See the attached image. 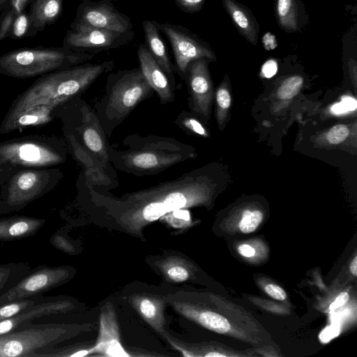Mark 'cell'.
<instances>
[{
	"label": "cell",
	"mask_w": 357,
	"mask_h": 357,
	"mask_svg": "<svg viewBox=\"0 0 357 357\" xmlns=\"http://www.w3.org/2000/svg\"><path fill=\"white\" fill-rule=\"evenodd\" d=\"M94 354L109 357L130 356L121 343L115 309L110 302L101 308L98 336L94 345L89 348V355Z\"/></svg>",
	"instance_id": "cell-16"
},
{
	"label": "cell",
	"mask_w": 357,
	"mask_h": 357,
	"mask_svg": "<svg viewBox=\"0 0 357 357\" xmlns=\"http://www.w3.org/2000/svg\"><path fill=\"white\" fill-rule=\"evenodd\" d=\"M17 169V167L12 166L7 169L0 172V185H2Z\"/></svg>",
	"instance_id": "cell-44"
},
{
	"label": "cell",
	"mask_w": 357,
	"mask_h": 357,
	"mask_svg": "<svg viewBox=\"0 0 357 357\" xmlns=\"http://www.w3.org/2000/svg\"><path fill=\"white\" fill-rule=\"evenodd\" d=\"M29 6L30 36H33L59 18L62 13L63 0H32Z\"/></svg>",
	"instance_id": "cell-24"
},
{
	"label": "cell",
	"mask_w": 357,
	"mask_h": 357,
	"mask_svg": "<svg viewBox=\"0 0 357 357\" xmlns=\"http://www.w3.org/2000/svg\"><path fill=\"white\" fill-rule=\"evenodd\" d=\"M303 79L300 75H293L285 79L279 88L277 94L283 100H289L294 97L303 86Z\"/></svg>",
	"instance_id": "cell-33"
},
{
	"label": "cell",
	"mask_w": 357,
	"mask_h": 357,
	"mask_svg": "<svg viewBox=\"0 0 357 357\" xmlns=\"http://www.w3.org/2000/svg\"><path fill=\"white\" fill-rule=\"evenodd\" d=\"M275 13L279 26L289 33L301 32L307 23L301 0H275Z\"/></svg>",
	"instance_id": "cell-22"
},
{
	"label": "cell",
	"mask_w": 357,
	"mask_h": 357,
	"mask_svg": "<svg viewBox=\"0 0 357 357\" xmlns=\"http://www.w3.org/2000/svg\"><path fill=\"white\" fill-rule=\"evenodd\" d=\"M238 252L243 257L248 258L253 257L255 254V249L248 244L240 245L238 247Z\"/></svg>",
	"instance_id": "cell-42"
},
{
	"label": "cell",
	"mask_w": 357,
	"mask_h": 357,
	"mask_svg": "<svg viewBox=\"0 0 357 357\" xmlns=\"http://www.w3.org/2000/svg\"><path fill=\"white\" fill-rule=\"evenodd\" d=\"M114 60L82 63L41 75L13 101L8 114L40 105L59 107L79 96L102 74L112 70Z\"/></svg>",
	"instance_id": "cell-3"
},
{
	"label": "cell",
	"mask_w": 357,
	"mask_h": 357,
	"mask_svg": "<svg viewBox=\"0 0 357 357\" xmlns=\"http://www.w3.org/2000/svg\"><path fill=\"white\" fill-rule=\"evenodd\" d=\"M76 307V301L72 298L66 296L43 298L40 301L20 313L0 321V335L8 333L22 324L29 323L34 319L50 314L67 313Z\"/></svg>",
	"instance_id": "cell-17"
},
{
	"label": "cell",
	"mask_w": 357,
	"mask_h": 357,
	"mask_svg": "<svg viewBox=\"0 0 357 357\" xmlns=\"http://www.w3.org/2000/svg\"><path fill=\"white\" fill-rule=\"evenodd\" d=\"M2 214H6V210L4 208L3 203L1 200V199L0 198V215H2Z\"/></svg>",
	"instance_id": "cell-49"
},
{
	"label": "cell",
	"mask_w": 357,
	"mask_h": 357,
	"mask_svg": "<svg viewBox=\"0 0 357 357\" xmlns=\"http://www.w3.org/2000/svg\"><path fill=\"white\" fill-rule=\"evenodd\" d=\"M75 269L70 266H39L0 295V305L14 300L42 295L69 282Z\"/></svg>",
	"instance_id": "cell-10"
},
{
	"label": "cell",
	"mask_w": 357,
	"mask_h": 357,
	"mask_svg": "<svg viewBox=\"0 0 357 357\" xmlns=\"http://www.w3.org/2000/svg\"><path fill=\"white\" fill-rule=\"evenodd\" d=\"M63 176L59 168H18L0 185L6 213L18 211L50 192Z\"/></svg>",
	"instance_id": "cell-7"
},
{
	"label": "cell",
	"mask_w": 357,
	"mask_h": 357,
	"mask_svg": "<svg viewBox=\"0 0 357 357\" xmlns=\"http://www.w3.org/2000/svg\"><path fill=\"white\" fill-rule=\"evenodd\" d=\"M133 36V31L121 33L72 23L63 38V47L93 54L125 45Z\"/></svg>",
	"instance_id": "cell-12"
},
{
	"label": "cell",
	"mask_w": 357,
	"mask_h": 357,
	"mask_svg": "<svg viewBox=\"0 0 357 357\" xmlns=\"http://www.w3.org/2000/svg\"><path fill=\"white\" fill-rule=\"evenodd\" d=\"M348 135V128L345 125L340 124L332 127L326 137L331 144H337L344 141Z\"/></svg>",
	"instance_id": "cell-36"
},
{
	"label": "cell",
	"mask_w": 357,
	"mask_h": 357,
	"mask_svg": "<svg viewBox=\"0 0 357 357\" xmlns=\"http://www.w3.org/2000/svg\"><path fill=\"white\" fill-rule=\"evenodd\" d=\"M152 264L165 279L171 282H184L190 280L192 275V264L181 256L160 257Z\"/></svg>",
	"instance_id": "cell-26"
},
{
	"label": "cell",
	"mask_w": 357,
	"mask_h": 357,
	"mask_svg": "<svg viewBox=\"0 0 357 357\" xmlns=\"http://www.w3.org/2000/svg\"><path fill=\"white\" fill-rule=\"evenodd\" d=\"M264 290L268 296L278 301H284L287 297L284 290L276 284H267Z\"/></svg>",
	"instance_id": "cell-39"
},
{
	"label": "cell",
	"mask_w": 357,
	"mask_h": 357,
	"mask_svg": "<svg viewBox=\"0 0 357 357\" xmlns=\"http://www.w3.org/2000/svg\"><path fill=\"white\" fill-rule=\"evenodd\" d=\"M206 59L190 62L186 69L185 80L190 94L189 107L191 113L207 121L209 119L213 98V86Z\"/></svg>",
	"instance_id": "cell-14"
},
{
	"label": "cell",
	"mask_w": 357,
	"mask_h": 357,
	"mask_svg": "<svg viewBox=\"0 0 357 357\" xmlns=\"http://www.w3.org/2000/svg\"><path fill=\"white\" fill-rule=\"evenodd\" d=\"M44 218L14 215L0 218V242L13 241L36 235L45 225Z\"/></svg>",
	"instance_id": "cell-21"
},
{
	"label": "cell",
	"mask_w": 357,
	"mask_h": 357,
	"mask_svg": "<svg viewBox=\"0 0 357 357\" xmlns=\"http://www.w3.org/2000/svg\"><path fill=\"white\" fill-rule=\"evenodd\" d=\"M140 69L146 79L157 94L162 105L174 102L176 84L162 70L147 47L142 44L137 50Z\"/></svg>",
	"instance_id": "cell-18"
},
{
	"label": "cell",
	"mask_w": 357,
	"mask_h": 357,
	"mask_svg": "<svg viewBox=\"0 0 357 357\" xmlns=\"http://www.w3.org/2000/svg\"><path fill=\"white\" fill-rule=\"evenodd\" d=\"M50 243L57 249L68 254H75V248L72 242L64 236L59 234H54L50 239Z\"/></svg>",
	"instance_id": "cell-37"
},
{
	"label": "cell",
	"mask_w": 357,
	"mask_h": 357,
	"mask_svg": "<svg viewBox=\"0 0 357 357\" xmlns=\"http://www.w3.org/2000/svg\"><path fill=\"white\" fill-rule=\"evenodd\" d=\"M222 2L238 32L250 43L256 45L259 25L250 10L235 0H222Z\"/></svg>",
	"instance_id": "cell-23"
},
{
	"label": "cell",
	"mask_w": 357,
	"mask_h": 357,
	"mask_svg": "<svg viewBox=\"0 0 357 357\" xmlns=\"http://www.w3.org/2000/svg\"><path fill=\"white\" fill-rule=\"evenodd\" d=\"M32 0H8L0 15V41L8 38L15 18L25 11Z\"/></svg>",
	"instance_id": "cell-28"
},
{
	"label": "cell",
	"mask_w": 357,
	"mask_h": 357,
	"mask_svg": "<svg viewBox=\"0 0 357 357\" xmlns=\"http://www.w3.org/2000/svg\"><path fill=\"white\" fill-rule=\"evenodd\" d=\"M0 155L17 168H45L63 163L66 143L49 136H26L0 143Z\"/></svg>",
	"instance_id": "cell-8"
},
{
	"label": "cell",
	"mask_w": 357,
	"mask_h": 357,
	"mask_svg": "<svg viewBox=\"0 0 357 357\" xmlns=\"http://www.w3.org/2000/svg\"><path fill=\"white\" fill-rule=\"evenodd\" d=\"M176 125L186 132H191L199 136L207 137L208 133L203 125L191 112L183 110L175 119Z\"/></svg>",
	"instance_id": "cell-30"
},
{
	"label": "cell",
	"mask_w": 357,
	"mask_h": 357,
	"mask_svg": "<svg viewBox=\"0 0 357 357\" xmlns=\"http://www.w3.org/2000/svg\"><path fill=\"white\" fill-rule=\"evenodd\" d=\"M194 148L170 137L155 135H127L121 144L109 146L110 163L135 176L158 174L178 163L192 159Z\"/></svg>",
	"instance_id": "cell-2"
},
{
	"label": "cell",
	"mask_w": 357,
	"mask_h": 357,
	"mask_svg": "<svg viewBox=\"0 0 357 357\" xmlns=\"http://www.w3.org/2000/svg\"><path fill=\"white\" fill-rule=\"evenodd\" d=\"M58 107L40 105L13 114H6L0 127V133L6 134L32 126H39L52 121L56 116Z\"/></svg>",
	"instance_id": "cell-20"
},
{
	"label": "cell",
	"mask_w": 357,
	"mask_h": 357,
	"mask_svg": "<svg viewBox=\"0 0 357 357\" xmlns=\"http://www.w3.org/2000/svg\"><path fill=\"white\" fill-rule=\"evenodd\" d=\"M8 0H0V13L3 11Z\"/></svg>",
	"instance_id": "cell-50"
},
{
	"label": "cell",
	"mask_w": 357,
	"mask_h": 357,
	"mask_svg": "<svg viewBox=\"0 0 357 357\" xmlns=\"http://www.w3.org/2000/svg\"><path fill=\"white\" fill-rule=\"evenodd\" d=\"M73 24L121 33L133 29L130 18L119 12L109 0H84L77 7Z\"/></svg>",
	"instance_id": "cell-13"
},
{
	"label": "cell",
	"mask_w": 357,
	"mask_h": 357,
	"mask_svg": "<svg viewBox=\"0 0 357 357\" xmlns=\"http://www.w3.org/2000/svg\"><path fill=\"white\" fill-rule=\"evenodd\" d=\"M263 219V214L258 210H245L238 224L240 231L249 234L256 230Z\"/></svg>",
	"instance_id": "cell-34"
},
{
	"label": "cell",
	"mask_w": 357,
	"mask_h": 357,
	"mask_svg": "<svg viewBox=\"0 0 357 357\" xmlns=\"http://www.w3.org/2000/svg\"><path fill=\"white\" fill-rule=\"evenodd\" d=\"M331 110L335 114H340L347 112V109L345 108V107L343 105V104L341 102L333 105L331 107Z\"/></svg>",
	"instance_id": "cell-45"
},
{
	"label": "cell",
	"mask_w": 357,
	"mask_h": 357,
	"mask_svg": "<svg viewBox=\"0 0 357 357\" xmlns=\"http://www.w3.org/2000/svg\"><path fill=\"white\" fill-rule=\"evenodd\" d=\"M206 357H220V356H226L225 354H221V353H219V352H216V351H210L208 352L206 355Z\"/></svg>",
	"instance_id": "cell-48"
},
{
	"label": "cell",
	"mask_w": 357,
	"mask_h": 357,
	"mask_svg": "<svg viewBox=\"0 0 357 357\" xmlns=\"http://www.w3.org/2000/svg\"><path fill=\"white\" fill-rule=\"evenodd\" d=\"M216 102L218 105V116L219 121L222 119L223 111L228 109L231 104V97L225 84L220 86L216 93Z\"/></svg>",
	"instance_id": "cell-35"
},
{
	"label": "cell",
	"mask_w": 357,
	"mask_h": 357,
	"mask_svg": "<svg viewBox=\"0 0 357 357\" xmlns=\"http://www.w3.org/2000/svg\"><path fill=\"white\" fill-rule=\"evenodd\" d=\"M160 220L174 229H185L192 225L190 214L187 208H180L167 213Z\"/></svg>",
	"instance_id": "cell-31"
},
{
	"label": "cell",
	"mask_w": 357,
	"mask_h": 357,
	"mask_svg": "<svg viewBox=\"0 0 357 357\" xmlns=\"http://www.w3.org/2000/svg\"><path fill=\"white\" fill-rule=\"evenodd\" d=\"M350 271L354 276L357 275V257H355L350 264Z\"/></svg>",
	"instance_id": "cell-46"
},
{
	"label": "cell",
	"mask_w": 357,
	"mask_h": 357,
	"mask_svg": "<svg viewBox=\"0 0 357 357\" xmlns=\"http://www.w3.org/2000/svg\"><path fill=\"white\" fill-rule=\"evenodd\" d=\"M42 295L14 300L0 305V321L12 317L40 301Z\"/></svg>",
	"instance_id": "cell-29"
},
{
	"label": "cell",
	"mask_w": 357,
	"mask_h": 357,
	"mask_svg": "<svg viewBox=\"0 0 357 357\" xmlns=\"http://www.w3.org/2000/svg\"><path fill=\"white\" fill-rule=\"evenodd\" d=\"M341 102L347 109V112L354 111L356 109L357 102L356 100L349 96H344L342 98Z\"/></svg>",
	"instance_id": "cell-43"
},
{
	"label": "cell",
	"mask_w": 357,
	"mask_h": 357,
	"mask_svg": "<svg viewBox=\"0 0 357 357\" xmlns=\"http://www.w3.org/2000/svg\"><path fill=\"white\" fill-rule=\"evenodd\" d=\"M349 296L347 292H342L340 293L333 301V302L330 305L329 310L331 311H334L343 305H344L347 301H349Z\"/></svg>",
	"instance_id": "cell-41"
},
{
	"label": "cell",
	"mask_w": 357,
	"mask_h": 357,
	"mask_svg": "<svg viewBox=\"0 0 357 357\" xmlns=\"http://www.w3.org/2000/svg\"><path fill=\"white\" fill-rule=\"evenodd\" d=\"M72 100L77 109L75 120L65 121L64 128L71 131L79 142L107 168L113 169L108 155L109 144L96 111L79 96Z\"/></svg>",
	"instance_id": "cell-9"
},
{
	"label": "cell",
	"mask_w": 357,
	"mask_h": 357,
	"mask_svg": "<svg viewBox=\"0 0 357 357\" xmlns=\"http://www.w3.org/2000/svg\"><path fill=\"white\" fill-rule=\"evenodd\" d=\"M31 22L28 12H23L18 15L11 26L8 38L20 39L30 36Z\"/></svg>",
	"instance_id": "cell-32"
},
{
	"label": "cell",
	"mask_w": 357,
	"mask_h": 357,
	"mask_svg": "<svg viewBox=\"0 0 357 357\" xmlns=\"http://www.w3.org/2000/svg\"><path fill=\"white\" fill-rule=\"evenodd\" d=\"M154 93L140 68L109 74L105 94L95 110L106 137H109L138 105Z\"/></svg>",
	"instance_id": "cell-4"
},
{
	"label": "cell",
	"mask_w": 357,
	"mask_h": 357,
	"mask_svg": "<svg viewBox=\"0 0 357 357\" xmlns=\"http://www.w3.org/2000/svg\"><path fill=\"white\" fill-rule=\"evenodd\" d=\"M129 302L142 318L162 335L165 332V296L139 292L129 297Z\"/></svg>",
	"instance_id": "cell-19"
},
{
	"label": "cell",
	"mask_w": 357,
	"mask_h": 357,
	"mask_svg": "<svg viewBox=\"0 0 357 357\" xmlns=\"http://www.w3.org/2000/svg\"><path fill=\"white\" fill-rule=\"evenodd\" d=\"M158 30L163 32L171 43L177 72L183 79L188 64L199 59H216L211 47L194 33L182 26L153 22Z\"/></svg>",
	"instance_id": "cell-11"
},
{
	"label": "cell",
	"mask_w": 357,
	"mask_h": 357,
	"mask_svg": "<svg viewBox=\"0 0 357 357\" xmlns=\"http://www.w3.org/2000/svg\"><path fill=\"white\" fill-rule=\"evenodd\" d=\"M26 262H9L0 264V295L14 286L31 270Z\"/></svg>",
	"instance_id": "cell-27"
},
{
	"label": "cell",
	"mask_w": 357,
	"mask_h": 357,
	"mask_svg": "<svg viewBox=\"0 0 357 357\" xmlns=\"http://www.w3.org/2000/svg\"><path fill=\"white\" fill-rule=\"evenodd\" d=\"M89 330L88 324L26 323L0 335V357H31Z\"/></svg>",
	"instance_id": "cell-6"
},
{
	"label": "cell",
	"mask_w": 357,
	"mask_h": 357,
	"mask_svg": "<svg viewBox=\"0 0 357 357\" xmlns=\"http://www.w3.org/2000/svg\"><path fill=\"white\" fill-rule=\"evenodd\" d=\"M204 1L205 0H175V3L181 10L190 13L199 11Z\"/></svg>",
	"instance_id": "cell-38"
},
{
	"label": "cell",
	"mask_w": 357,
	"mask_h": 357,
	"mask_svg": "<svg viewBox=\"0 0 357 357\" xmlns=\"http://www.w3.org/2000/svg\"><path fill=\"white\" fill-rule=\"evenodd\" d=\"M93 54L65 47L20 48L0 56V73L25 79L68 68L92 59Z\"/></svg>",
	"instance_id": "cell-5"
},
{
	"label": "cell",
	"mask_w": 357,
	"mask_h": 357,
	"mask_svg": "<svg viewBox=\"0 0 357 357\" xmlns=\"http://www.w3.org/2000/svg\"><path fill=\"white\" fill-rule=\"evenodd\" d=\"M114 1H118V0H114Z\"/></svg>",
	"instance_id": "cell-51"
},
{
	"label": "cell",
	"mask_w": 357,
	"mask_h": 357,
	"mask_svg": "<svg viewBox=\"0 0 357 357\" xmlns=\"http://www.w3.org/2000/svg\"><path fill=\"white\" fill-rule=\"evenodd\" d=\"M278 70V65L275 61L271 59L267 61L261 68V72L264 77H272Z\"/></svg>",
	"instance_id": "cell-40"
},
{
	"label": "cell",
	"mask_w": 357,
	"mask_h": 357,
	"mask_svg": "<svg viewBox=\"0 0 357 357\" xmlns=\"http://www.w3.org/2000/svg\"><path fill=\"white\" fill-rule=\"evenodd\" d=\"M64 135L72 155L83 167L82 174L86 182L102 190L112 189L119 185L114 169L107 168L79 142L71 131L64 128Z\"/></svg>",
	"instance_id": "cell-15"
},
{
	"label": "cell",
	"mask_w": 357,
	"mask_h": 357,
	"mask_svg": "<svg viewBox=\"0 0 357 357\" xmlns=\"http://www.w3.org/2000/svg\"><path fill=\"white\" fill-rule=\"evenodd\" d=\"M78 184L79 194L87 198L93 209L129 234L142 237L148 225L166 213L207 204L215 183L205 169H199L120 197L94 187L82 174Z\"/></svg>",
	"instance_id": "cell-1"
},
{
	"label": "cell",
	"mask_w": 357,
	"mask_h": 357,
	"mask_svg": "<svg viewBox=\"0 0 357 357\" xmlns=\"http://www.w3.org/2000/svg\"><path fill=\"white\" fill-rule=\"evenodd\" d=\"M12 167L8 162L0 155V172L8 169Z\"/></svg>",
	"instance_id": "cell-47"
},
{
	"label": "cell",
	"mask_w": 357,
	"mask_h": 357,
	"mask_svg": "<svg viewBox=\"0 0 357 357\" xmlns=\"http://www.w3.org/2000/svg\"><path fill=\"white\" fill-rule=\"evenodd\" d=\"M142 26L147 49L162 70L169 77L171 81L176 84L174 77L175 66L172 63L169 58L166 47L156 26L153 22L149 20L143 21Z\"/></svg>",
	"instance_id": "cell-25"
}]
</instances>
